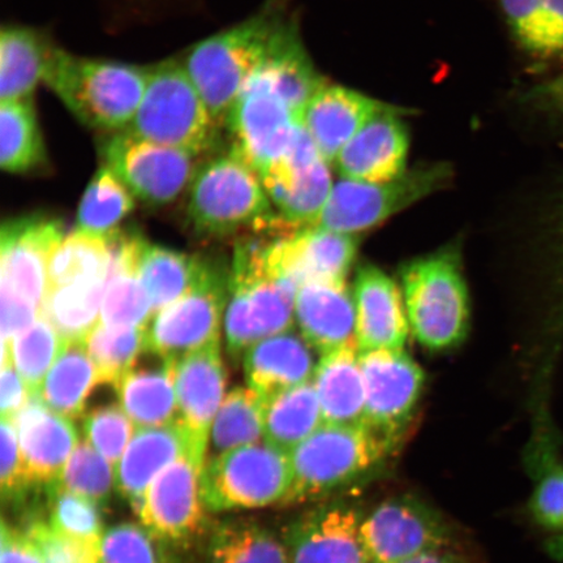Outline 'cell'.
<instances>
[{
    "mask_svg": "<svg viewBox=\"0 0 563 563\" xmlns=\"http://www.w3.org/2000/svg\"><path fill=\"white\" fill-rule=\"evenodd\" d=\"M299 32L282 7L271 4L227 31L189 48L183 65L221 126L253 76L292 42Z\"/></svg>",
    "mask_w": 563,
    "mask_h": 563,
    "instance_id": "obj_1",
    "label": "cell"
},
{
    "mask_svg": "<svg viewBox=\"0 0 563 563\" xmlns=\"http://www.w3.org/2000/svg\"><path fill=\"white\" fill-rule=\"evenodd\" d=\"M147 70L54 46L44 82L81 124L112 133L130 129L143 101Z\"/></svg>",
    "mask_w": 563,
    "mask_h": 563,
    "instance_id": "obj_2",
    "label": "cell"
},
{
    "mask_svg": "<svg viewBox=\"0 0 563 563\" xmlns=\"http://www.w3.org/2000/svg\"><path fill=\"white\" fill-rule=\"evenodd\" d=\"M408 321L429 351L452 350L466 340L470 299L460 253L448 249L413 260L400 271Z\"/></svg>",
    "mask_w": 563,
    "mask_h": 563,
    "instance_id": "obj_3",
    "label": "cell"
},
{
    "mask_svg": "<svg viewBox=\"0 0 563 563\" xmlns=\"http://www.w3.org/2000/svg\"><path fill=\"white\" fill-rule=\"evenodd\" d=\"M147 69L143 101L126 130L195 157L213 150L221 125L183 62L167 59Z\"/></svg>",
    "mask_w": 563,
    "mask_h": 563,
    "instance_id": "obj_4",
    "label": "cell"
},
{
    "mask_svg": "<svg viewBox=\"0 0 563 563\" xmlns=\"http://www.w3.org/2000/svg\"><path fill=\"white\" fill-rule=\"evenodd\" d=\"M396 448L368 427L323 424L290 454L292 487L284 505L327 497L379 466Z\"/></svg>",
    "mask_w": 563,
    "mask_h": 563,
    "instance_id": "obj_5",
    "label": "cell"
},
{
    "mask_svg": "<svg viewBox=\"0 0 563 563\" xmlns=\"http://www.w3.org/2000/svg\"><path fill=\"white\" fill-rule=\"evenodd\" d=\"M187 214L196 234H241L273 214L262 178L235 156L218 157L196 172L189 186Z\"/></svg>",
    "mask_w": 563,
    "mask_h": 563,
    "instance_id": "obj_6",
    "label": "cell"
},
{
    "mask_svg": "<svg viewBox=\"0 0 563 563\" xmlns=\"http://www.w3.org/2000/svg\"><path fill=\"white\" fill-rule=\"evenodd\" d=\"M290 454L266 441L207 460L202 495L211 511L260 509L284 505L292 487Z\"/></svg>",
    "mask_w": 563,
    "mask_h": 563,
    "instance_id": "obj_7",
    "label": "cell"
},
{
    "mask_svg": "<svg viewBox=\"0 0 563 563\" xmlns=\"http://www.w3.org/2000/svg\"><path fill=\"white\" fill-rule=\"evenodd\" d=\"M230 272L208 262L185 297L153 316L146 327V352L179 361L195 351L220 343Z\"/></svg>",
    "mask_w": 563,
    "mask_h": 563,
    "instance_id": "obj_8",
    "label": "cell"
},
{
    "mask_svg": "<svg viewBox=\"0 0 563 563\" xmlns=\"http://www.w3.org/2000/svg\"><path fill=\"white\" fill-rule=\"evenodd\" d=\"M450 179V167L435 164L415 167L385 183L343 179L333 186L317 227L356 234L389 220L398 211L439 191Z\"/></svg>",
    "mask_w": 563,
    "mask_h": 563,
    "instance_id": "obj_9",
    "label": "cell"
},
{
    "mask_svg": "<svg viewBox=\"0 0 563 563\" xmlns=\"http://www.w3.org/2000/svg\"><path fill=\"white\" fill-rule=\"evenodd\" d=\"M101 151L104 165L133 195L152 207H164L178 199L191 186L197 172L194 154L154 143L130 130L109 133Z\"/></svg>",
    "mask_w": 563,
    "mask_h": 563,
    "instance_id": "obj_10",
    "label": "cell"
},
{
    "mask_svg": "<svg viewBox=\"0 0 563 563\" xmlns=\"http://www.w3.org/2000/svg\"><path fill=\"white\" fill-rule=\"evenodd\" d=\"M232 150L258 176L284 158L302 118L292 106L255 81L246 84L227 119Z\"/></svg>",
    "mask_w": 563,
    "mask_h": 563,
    "instance_id": "obj_11",
    "label": "cell"
},
{
    "mask_svg": "<svg viewBox=\"0 0 563 563\" xmlns=\"http://www.w3.org/2000/svg\"><path fill=\"white\" fill-rule=\"evenodd\" d=\"M361 533L371 563H402L442 552L452 534L439 511L410 495L379 504L363 517Z\"/></svg>",
    "mask_w": 563,
    "mask_h": 563,
    "instance_id": "obj_12",
    "label": "cell"
},
{
    "mask_svg": "<svg viewBox=\"0 0 563 563\" xmlns=\"http://www.w3.org/2000/svg\"><path fill=\"white\" fill-rule=\"evenodd\" d=\"M365 426L398 443L424 390L426 375L404 350L362 352Z\"/></svg>",
    "mask_w": 563,
    "mask_h": 563,
    "instance_id": "obj_13",
    "label": "cell"
},
{
    "mask_svg": "<svg viewBox=\"0 0 563 563\" xmlns=\"http://www.w3.org/2000/svg\"><path fill=\"white\" fill-rule=\"evenodd\" d=\"M65 239L63 224L42 214L13 218L0 231L2 288L42 313L48 292V265Z\"/></svg>",
    "mask_w": 563,
    "mask_h": 563,
    "instance_id": "obj_14",
    "label": "cell"
},
{
    "mask_svg": "<svg viewBox=\"0 0 563 563\" xmlns=\"http://www.w3.org/2000/svg\"><path fill=\"white\" fill-rule=\"evenodd\" d=\"M355 234L320 227L274 238L264 253L267 276L291 280H346L357 253Z\"/></svg>",
    "mask_w": 563,
    "mask_h": 563,
    "instance_id": "obj_15",
    "label": "cell"
},
{
    "mask_svg": "<svg viewBox=\"0 0 563 563\" xmlns=\"http://www.w3.org/2000/svg\"><path fill=\"white\" fill-rule=\"evenodd\" d=\"M298 286L282 278H256L230 285L224 330L228 351L238 361L253 344L290 330Z\"/></svg>",
    "mask_w": 563,
    "mask_h": 563,
    "instance_id": "obj_16",
    "label": "cell"
},
{
    "mask_svg": "<svg viewBox=\"0 0 563 563\" xmlns=\"http://www.w3.org/2000/svg\"><path fill=\"white\" fill-rule=\"evenodd\" d=\"M202 470L189 454L183 455L154 478L141 501V525L161 541L192 537L206 519Z\"/></svg>",
    "mask_w": 563,
    "mask_h": 563,
    "instance_id": "obj_17",
    "label": "cell"
},
{
    "mask_svg": "<svg viewBox=\"0 0 563 563\" xmlns=\"http://www.w3.org/2000/svg\"><path fill=\"white\" fill-rule=\"evenodd\" d=\"M228 373L221 344L192 352L176 362L178 421L191 442V454L206 466L211 427L224 400Z\"/></svg>",
    "mask_w": 563,
    "mask_h": 563,
    "instance_id": "obj_18",
    "label": "cell"
},
{
    "mask_svg": "<svg viewBox=\"0 0 563 563\" xmlns=\"http://www.w3.org/2000/svg\"><path fill=\"white\" fill-rule=\"evenodd\" d=\"M363 516L355 506L328 504L302 514L287 527L290 563H371L363 544Z\"/></svg>",
    "mask_w": 563,
    "mask_h": 563,
    "instance_id": "obj_19",
    "label": "cell"
},
{
    "mask_svg": "<svg viewBox=\"0 0 563 563\" xmlns=\"http://www.w3.org/2000/svg\"><path fill=\"white\" fill-rule=\"evenodd\" d=\"M410 136L398 109L378 112L349 141L335 161L344 179L385 183L406 170Z\"/></svg>",
    "mask_w": 563,
    "mask_h": 563,
    "instance_id": "obj_20",
    "label": "cell"
},
{
    "mask_svg": "<svg viewBox=\"0 0 563 563\" xmlns=\"http://www.w3.org/2000/svg\"><path fill=\"white\" fill-rule=\"evenodd\" d=\"M13 421L27 476L33 485L51 487L80 443L73 420L53 411L38 397H31Z\"/></svg>",
    "mask_w": 563,
    "mask_h": 563,
    "instance_id": "obj_21",
    "label": "cell"
},
{
    "mask_svg": "<svg viewBox=\"0 0 563 563\" xmlns=\"http://www.w3.org/2000/svg\"><path fill=\"white\" fill-rule=\"evenodd\" d=\"M354 300L356 342L361 354L376 350H404L410 321L396 282L377 266L364 265L356 274Z\"/></svg>",
    "mask_w": 563,
    "mask_h": 563,
    "instance_id": "obj_22",
    "label": "cell"
},
{
    "mask_svg": "<svg viewBox=\"0 0 563 563\" xmlns=\"http://www.w3.org/2000/svg\"><path fill=\"white\" fill-rule=\"evenodd\" d=\"M295 320L302 338L322 355L357 347L355 300L346 280H309L300 285Z\"/></svg>",
    "mask_w": 563,
    "mask_h": 563,
    "instance_id": "obj_23",
    "label": "cell"
},
{
    "mask_svg": "<svg viewBox=\"0 0 563 563\" xmlns=\"http://www.w3.org/2000/svg\"><path fill=\"white\" fill-rule=\"evenodd\" d=\"M340 86H323L308 102L302 112V125L311 135L317 150L328 164H335L349 141L378 112L389 108Z\"/></svg>",
    "mask_w": 563,
    "mask_h": 563,
    "instance_id": "obj_24",
    "label": "cell"
},
{
    "mask_svg": "<svg viewBox=\"0 0 563 563\" xmlns=\"http://www.w3.org/2000/svg\"><path fill=\"white\" fill-rule=\"evenodd\" d=\"M187 454L192 456L191 442L178 420L173 424L137 429L117 464V490L137 511L154 478Z\"/></svg>",
    "mask_w": 563,
    "mask_h": 563,
    "instance_id": "obj_25",
    "label": "cell"
},
{
    "mask_svg": "<svg viewBox=\"0 0 563 563\" xmlns=\"http://www.w3.org/2000/svg\"><path fill=\"white\" fill-rule=\"evenodd\" d=\"M243 365L246 384L262 398L311 383L317 367L311 344L291 329L253 344Z\"/></svg>",
    "mask_w": 563,
    "mask_h": 563,
    "instance_id": "obj_26",
    "label": "cell"
},
{
    "mask_svg": "<svg viewBox=\"0 0 563 563\" xmlns=\"http://www.w3.org/2000/svg\"><path fill=\"white\" fill-rule=\"evenodd\" d=\"M325 424L365 426V386L356 347L323 354L312 379Z\"/></svg>",
    "mask_w": 563,
    "mask_h": 563,
    "instance_id": "obj_27",
    "label": "cell"
},
{
    "mask_svg": "<svg viewBox=\"0 0 563 563\" xmlns=\"http://www.w3.org/2000/svg\"><path fill=\"white\" fill-rule=\"evenodd\" d=\"M328 162L319 156L294 164L280 161L274 165L282 181L267 191L280 216L295 228L317 227L333 191ZM273 167V166H272Z\"/></svg>",
    "mask_w": 563,
    "mask_h": 563,
    "instance_id": "obj_28",
    "label": "cell"
},
{
    "mask_svg": "<svg viewBox=\"0 0 563 563\" xmlns=\"http://www.w3.org/2000/svg\"><path fill=\"white\" fill-rule=\"evenodd\" d=\"M173 358H162L159 365L136 367L115 386L119 405L140 428L173 424L178 420Z\"/></svg>",
    "mask_w": 563,
    "mask_h": 563,
    "instance_id": "obj_29",
    "label": "cell"
},
{
    "mask_svg": "<svg viewBox=\"0 0 563 563\" xmlns=\"http://www.w3.org/2000/svg\"><path fill=\"white\" fill-rule=\"evenodd\" d=\"M53 48L33 27L4 25L0 32V101L32 98L44 81Z\"/></svg>",
    "mask_w": 563,
    "mask_h": 563,
    "instance_id": "obj_30",
    "label": "cell"
},
{
    "mask_svg": "<svg viewBox=\"0 0 563 563\" xmlns=\"http://www.w3.org/2000/svg\"><path fill=\"white\" fill-rule=\"evenodd\" d=\"M262 400L264 441L287 454L325 424L312 382Z\"/></svg>",
    "mask_w": 563,
    "mask_h": 563,
    "instance_id": "obj_31",
    "label": "cell"
},
{
    "mask_svg": "<svg viewBox=\"0 0 563 563\" xmlns=\"http://www.w3.org/2000/svg\"><path fill=\"white\" fill-rule=\"evenodd\" d=\"M101 385L100 373L84 342H67L48 371L38 398L70 420L81 417L91 391Z\"/></svg>",
    "mask_w": 563,
    "mask_h": 563,
    "instance_id": "obj_32",
    "label": "cell"
},
{
    "mask_svg": "<svg viewBox=\"0 0 563 563\" xmlns=\"http://www.w3.org/2000/svg\"><path fill=\"white\" fill-rule=\"evenodd\" d=\"M0 165L10 174H27L47 165L32 98L0 101Z\"/></svg>",
    "mask_w": 563,
    "mask_h": 563,
    "instance_id": "obj_33",
    "label": "cell"
},
{
    "mask_svg": "<svg viewBox=\"0 0 563 563\" xmlns=\"http://www.w3.org/2000/svg\"><path fill=\"white\" fill-rule=\"evenodd\" d=\"M206 263L207 260L145 241L140 252L137 273L150 295L154 314L185 297L200 278Z\"/></svg>",
    "mask_w": 563,
    "mask_h": 563,
    "instance_id": "obj_34",
    "label": "cell"
},
{
    "mask_svg": "<svg viewBox=\"0 0 563 563\" xmlns=\"http://www.w3.org/2000/svg\"><path fill=\"white\" fill-rule=\"evenodd\" d=\"M514 37L527 53L554 58L563 53V0H501Z\"/></svg>",
    "mask_w": 563,
    "mask_h": 563,
    "instance_id": "obj_35",
    "label": "cell"
},
{
    "mask_svg": "<svg viewBox=\"0 0 563 563\" xmlns=\"http://www.w3.org/2000/svg\"><path fill=\"white\" fill-rule=\"evenodd\" d=\"M106 280L76 282L48 290L42 313L58 330L63 340L84 342L101 322Z\"/></svg>",
    "mask_w": 563,
    "mask_h": 563,
    "instance_id": "obj_36",
    "label": "cell"
},
{
    "mask_svg": "<svg viewBox=\"0 0 563 563\" xmlns=\"http://www.w3.org/2000/svg\"><path fill=\"white\" fill-rule=\"evenodd\" d=\"M260 441H264L262 397L251 387H235L224 397L211 427L210 457Z\"/></svg>",
    "mask_w": 563,
    "mask_h": 563,
    "instance_id": "obj_37",
    "label": "cell"
},
{
    "mask_svg": "<svg viewBox=\"0 0 563 563\" xmlns=\"http://www.w3.org/2000/svg\"><path fill=\"white\" fill-rule=\"evenodd\" d=\"M108 238L76 230L63 239L48 265V290L76 282L108 279Z\"/></svg>",
    "mask_w": 563,
    "mask_h": 563,
    "instance_id": "obj_38",
    "label": "cell"
},
{
    "mask_svg": "<svg viewBox=\"0 0 563 563\" xmlns=\"http://www.w3.org/2000/svg\"><path fill=\"white\" fill-rule=\"evenodd\" d=\"M132 195L118 175L103 165L82 196L77 213V230L100 236L112 234L135 208Z\"/></svg>",
    "mask_w": 563,
    "mask_h": 563,
    "instance_id": "obj_39",
    "label": "cell"
},
{
    "mask_svg": "<svg viewBox=\"0 0 563 563\" xmlns=\"http://www.w3.org/2000/svg\"><path fill=\"white\" fill-rule=\"evenodd\" d=\"M209 563H290L284 539L253 523L224 525L214 533Z\"/></svg>",
    "mask_w": 563,
    "mask_h": 563,
    "instance_id": "obj_40",
    "label": "cell"
},
{
    "mask_svg": "<svg viewBox=\"0 0 563 563\" xmlns=\"http://www.w3.org/2000/svg\"><path fill=\"white\" fill-rule=\"evenodd\" d=\"M84 344L100 373L101 384L115 387L145 354L146 327L112 328L100 322Z\"/></svg>",
    "mask_w": 563,
    "mask_h": 563,
    "instance_id": "obj_41",
    "label": "cell"
},
{
    "mask_svg": "<svg viewBox=\"0 0 563 563\" xmlns=\"http://www.w3.org/2000/svg\"><path fill=\"white\" fill-rule=\"evenodd\" d=\"M67 341L63 340L47 317L42 313L30 328L13 338L12 362L32 397H37L42 384L59 357Z\"/></svg>",
    "mask_w": 563,
    "mask_h": 563,
    "instance_id": "obj_42",
    "label": "cell"
},
{
    "mask_svg": "<svg viewBox=\"0 0 563 563\" xmlns=\"http://www.w3.org/2000/svg\"><path fill=\"white\" fill-rule=\"evenodd\" d=\"M48 493V527L74 543L100 549L103 537L101 509L87 497L53 484Z\"/></svg>",
    "mask_w": 563,
    "mask_h": 563,
    "instance_id": "obj_43",
    "label": "cell"
},
{
    "mask_svg": "<svg viewBox=\"0 0 563 563\" xmlns=\"http://www.w3.org/2000/svg\"><path fill=\"white\" fill-rule=\"evenodd\" d=\"M153 316L150 295H147L137 273L109 274L101 306L103 325L145 328Z\"/></svg>",
    "mask_w": 563,
    "mask_h": 563,
    "instance_id": "obj_44",
    "label": "cell"
},
{
    "mask_svg": "<svg viewBox=\"0 0 563 563\" xmlns=\"http://www.w3.org/2000/svg\"><path fill=\"white\" fill-rule=\"evenodd\" d=\"M55 484L104 508L117 489L115 467L88 441H80Z\"/></svg>",
    "mask_w": 563,
    "mask_h": 563,
    "instance_id": "obj_45",
    "label": "cell"
},
{
    "mask_svg": "<svg viewBox=\"0 0 563 563\" xmlns=\"http://www.w3.org/2000/svg\"><path fill=\"white\" fill-rule=\"evenodd\" d=\"M538 462V482L531 498V512L541 526L563 531V466L554 454L552 434H544L532 450Z\"/></svg>",
    "mask_w": 563,
    "mask_h": 563,
    "instance_id": "obj_46",
    "label": "cell"
},
{
    "mask_svg": "<svg viewBox=\"0 0 563 563\" xmlns=\"http://www.w3.org/2000/svg\"><path fill=\"white\" fill-rule=\"evenodd\" d=\"M158 541L141 523L112 526L103 532L97 563H165Z\"/></svg>",
    "mask_w": 563,
    "mask_h": 563,
    "instance_id": "obj_47",
    "label": "cell"
},
{
    "mask_svg": "<svg viewBox=\"0 0 563 563\" xmlns=\"http://www.w3.org/2000/svg\"><path fill=\"white\" fill-rule=\"evenodd\" d=\"M137 428L121 405L96 408L84 419L86 441L117 467Z\"/></svg>",
    "mask_w": 563,
    "mask_h": 563,
    "instance_id": "obj_48",
    "label": "cell"
},
{
    "mask_svg": "<svg viewBox=\"0 0 563 563\" xmlns=\"http://www.w3.org/2000/svg\"><path fill=\"white\" fill-rule=\"evenodd\" d=\"M0 488L5 501H16L33 487L20 452L15 421L2 419L0 428Z\"/></svg>",
    "mask_w": 563,
    "mask_h": 563,
    "instance_id": "obj_49",
    "label": "cell"
},
{
    "mask_svg": "<svg viewBox=\"0 0 563 563\" xmlns=\"http://www.w3.org/2000/svg\"><path fill=\"white\" fill-rule=\"evenodd\" d=\"M42 314L30 302L2 288V344H9L13 338L23 333Z\"/></svg>",
    "mask_w": 563,
    "mask_h": 563,
    "instance_id": "obj_50",
    "label": "cell"
},
{
    "mask_svg": "<svg viewBox=\"0 0 563 563\" xmlns=\"http://www.w3.org/2000/svg\"><path fill=\"white\" fill-rule=\"evenodd\" d=\"M0 563H46V561L30 533L19 531L3 520Z\"/></svg>",
    "mask_w": 563,
    "mask_h": 563,
    "instance_id": "obj_51",
    "label": "cell"
},
{
    "mask_svg": "<svg viewBox=\"0 0 563 563\" xmlns=\"http://www.w3.org/2000/svg\"><path fill=\"white\" fill-rule=\"evenodd\" d=\"M31 397L13 362L2 364V383H0L2 419L15 420L20 411L30 402Z\"/></svg>",
    "mask_w": 563,
    "mask_h": 563,
    "instance_id": "obj_52",
    "label": "cell"
},
{
    "mask_svg": "<svg viewBox=\"0 0 563 563\" xmlns=\"http://www.w3.org/2000/svg\"><path fill=\"white\" fill-rule=\"evenodd\" d=\"M551 325L555 332L563 334V192L555 224V301Z\"/></svg>",
    "mask_w": 563,
    "mask_h": 563,
    "instance_id": "obj_53",
    "label": "cell"
},
{
    "mask_svg": "<svg viewBox=\"0 0 563 563\" xmlns=\"http://www.w3.org/2000/svg\"><path fill=\"white\" fill-rule=\"evenodd\" d=\"M528 101L539 109L563 117V74L554 80L534 88L527 95Z\"/></svg>",
    "mask_w": 563,
    "mask_h": 563,
    "instance_id": "obj_54",
    "label": "cell"
},
{
    "mask_svg": "<svg viewBox=\"0 0 563 563\" xmlns=\"http://www.w3.org/2000/svg\"><path fill=\"white\" fill-rule=\"evenodd\" d=\"M402 563H454L448 554L442 552H431L418 555L411 560H407Z\"/></svg>",
    "mask_w": 563,
    "mask_h": 563,
    "instance_id": "obj_55",
    "label": "cell"
}]
</instances>
